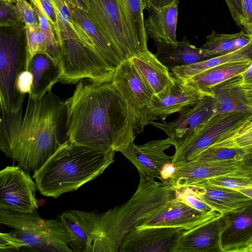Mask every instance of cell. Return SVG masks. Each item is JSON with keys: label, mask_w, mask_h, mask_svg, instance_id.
<instances>
[{"label": "cell", "mask_w": 252, "mask_h": 252, "mask_svg": "<svg viewBox=\"0 0 252 252\" xmlns=\"http://www.w3.org/2000/svg\"><path fill=\"white\" fill-rule=\"evenodd\" d=\"M207 184L235 190L252 188V177L241 170L236 173L220 176L202 181Z\"/></svg>", "instance_id": "1f68e13d"}, {"label": "cell", "mask_w": 252, "mask_h": 252, "mask_svg": "<svg viewBox=\"0 0 252 252\" xmlns=\"http://www.w3.org/2000/svg\"><path fill=\"white\" fill-rule=\"evenodd\" d=\"M245 155V152L241 149L209 148L201 153L193 160L207 162L220 161L233 159L243 158Z\"/></svg>", "instance_id": "d6a6232c"}, {"label": "cell", "mask_w": 252, "mask_h": 252, "mask_svg": "<svg viewBox=\"0 0 252 252\" xmlns=\"http://www.w3.org/2000/svg\"><path fill=\"white\" fill-rule=\"evenodd\" d=\"M243 158L220 161L192 160L176 166L168 183L178 190L210 178L236 173L241 171Z\"/></svg>", "instance_id": "2e32d148"}, {"label": "cell", "mask_w": 252, "mask_h": 252, "mask_svg": "<svg viewBox=\"0 0 252 252\" xmlns=\"http://www.w3.org/2000/svg\"><path fill=\"white\" fill-rule=\"evenodd\" d=\"M116 1L125 26L133 43L141 53L149 50L143 0Z\"/></svg>", "instance_id": "cb8c5ba5"}, {"label": "cell", "mask_w": 252, "mask_h": 252, "mask_svg": "<svg viewBox=\"0 0 252 252\" xmlns=\"http://www.w3.org/2000/svg\"><path fill=\"white\" fill-rule=\"evenodd\" d=\"M32 6L36 14L39 26L42 30L46 34L53 52L59 59V53L57 45V41L52 26L46 17L44 13L37 6Z\"/></svg>", "instance_id": "d590c367"}, {"label": "cell", "mask_w": 252, "mask_h": 252, "mask_svg": "<svg viewBox=\"0 0 252 252\" xmlns=\"http://www.w3.org/2000/svg\"><path fill=\"white\" fill-rule=\"evenodd\" d=\"M178 5L173 3L159 9L150 11L148 17L145 20L146 32L148 36L157 44L177 45Z\"/></svg>", "instance_id": "603a6c76"}, {"label": "cell", "mask_w": 252, "mask_h": 252, "mask_svg": "<svg viewBox=\"0 0 252 252\" xmlns=\"http://www.w3.org/2000/svg\"><path fill=\"white\" fill-rule=\"evenodd\" d=\"M22 25L0 27V107L10 112L23 108L26 97L17 89L18 78L28 70L30 59Z\"/></svg>", "instance_id": "5b68a950"}, {"label": "cell", "mask_w": 252, "mask_h": 252, "mask_svg": "<svg viewBox=\"0 0 252 252\" xmlns=\"http://www.w3.org/2000/svg\"><path fill=\"white\" fill-rule=\"evenodd\" d=\"M145 9L149 11L159 9L173 3L178 4L179 0H143Z\"/></svg>", "instance_id": "ee69618b"}, {"label": "cell", "mask_w": 252, "mask_h": 252, "mask_svg": "<svg viewBox=\"0 0 252 252\" xmlns=\"http://www.w3.org/2000/svg\"><path fill=\"white\" fill-rule=\"evenodd\" d=\"M184 230L172 227H136L125 238L120 252H174Z\"/></svg>", "instance_id": "5bb4252c"}, {"label": "cell", "mask_w": 252, "mask_h": 252, "mask_svg": "<svg viewBox=\"0 0 252 252\" xmlns=\"http://www.w3.org/2000/svg\"><path fill=\"white\" fill-rule=\"evenodd\" d=\"M205 95L200 90L175 78V85L170 93L162 98L154 96L146 112L148 122L164 120L170 115L195 106Z\"/></svg>", "instance_id": "e0dca14e"}, {"label": "cell", "mask_w": 252, "mask_h": 252, "mask_svg": "<svg viewBox=\"0 0 252 252\" xmlns=\"http://www.w3.org/2000/svg\"><path fill=\"white\" fill-rule=\"evenodd\" d=\"M241 170L252 177V153L245 155L240 164Z\"/></svg>", "instance_id": "f6af8a7d"}, {"label": "cell", "mask_w": 252, "mask_h": 252, "mask_svg": "<svg viewBox=\"0 0 252 252\" xmlns=\"http://www.w3.org/2000/svg\"><path fill=\"white\" fill-rule=\"evenodd\" d=\"M252 199V188H246L237 190Z\"/></svg>", "instance_id": "bcb514c9"}, {"label": "cell", "mask_w": 252, "mask_h": 252, "mask_svg": "<svg viewBox=\"0 0 252 252\" xmlns=\"http://www.w3.org/2000/svg\"><path fill=\"white\" fill-rule=\"evenodd\" d=\"M252 118V113L229 112L213 115L199 126L178 149L172 164L177 165L194 160L230 128Z\"/></svg>", "instance_id": "52a82bcc"}, {"label": "cell", "mask_w": 252, "mask_h": 252, "mask_svg": "<svg viewBox=\"0 0 252 252\" xmlns=\"http://www.w3.org/2000/svg\"><path fill=\"white\" fill-rule=\"evenodd\" d=\"M0 111V149L27 171L39 169L67 140L66 101L51 90L29 96L24 112Z\"/></svg>", "instance_id": "7a4b0ae2"}, {"label": "cell", "mask_w": 252, "mask_h": 252, "mask_svg": "<svg viewBox=\"0 0 252 252\" xmlns=\"http://www.w3.org/2000/svg\"><path fill=\"white\" fill-rule=\"evenodd\" d=\"M244 16V29L249 35H252V0H241Z\"/></svg>", "instance_id": "7bdbcfd3"}, {"label": "cell", "mask_w": 252, "mask_h": 252, "mask_svg": "<svg viewBox=\"0 0 252 252\" xmlns=\"http://www.w3.org/2000/svg\"><path fill=\"white\" fill-rule=\"evenodd\" d=\"M171 146L173 143L168 137L140 145H135L133 141L121 153L134 165L139 175L150 181H155V178L160 180L163 168L172 162V156L164 153Z\"/></svg>", "instance_id": "8fae6325"}, {"label": "cell", "mask_w": 252, "mask_h": 252, "mask_svg": "<svg viewBox=\"0 0 252 252\" xmlns=\"http://www.w3.org/2000/svg\"><path fill=\"white\" fill-rule=\"evenodd\" d=\"M221 84L240 88L252 87V63L245 71Z\"/></svg>", "instance_id": "f35d334b"}, {"label": "cell", "mask_w": 252, "mask_h": 252, "mask_svg": "<svg viewBox=\"0 0 252 252\" xmlns=\"http://www.w3.org/2000/svg\"><path fill=\"white\" fill-rule=\"evenodd\" d=\"M28 70L32 75V83L29 96L37 99L43 97L60 81V63L48 55L37 53L29 59Z\"/></svg>", "instance_id": "7402d4cb"}, {"label": "cell", "mask_w": 252, "mask_h": 252, "mask_svg": "<svg viewBox=\"0 0 252 252\" xmlns=\"http://www.w3.org/2000/svg\"><path fill=\"white\" fill-rule=\"evenodd\" d=\"M222 215L214 210L198 211L176 198L137 227H172L188 230Z\"/></svg>", "instance_id": "4fadbf2b"}, {"label": "cell", "mask_w": 252, "mask_h": 252, "mask_svg": "<svg viewBox=\"0 0 252 252\" xmlns=\"http://www.w3.org/2000/svg\"><path fill=\"white\" fill-rule=\"evenodd\" d=\"M0 223L14 229L28 231L51 242L69 245V234L59 217L46 220L36 211L19 213L0 208Z\"/></svg>", "instance_id": "7c38bea8"}, {"label": "cell", "mask_w": 252, "mask_h": 252, "mask_svg": "<svg viewBox=\"0 0 252 252\" xmlns=\"http://www.w3.org/2000/svg\"><path fill=\"white\" fill-rule=\"evenodd\" d=\"M25 31L30 58L37 53H45L59 63L58 58L51 48L46 34L39 24L25 26Z\"/></svg>", "instance_id": "4dcf8cb0"}, {"label": "cell", "mask_w": 252, "mask_h": 252, "mask_svg": "<svg viewBox=\"0 0 252 252\" xmlns=\"http://www.w3.org/2000/svg\"><path fill=\"white\" fill-rule=\"evenodd\" d=\"M188 188L212 210L221 214L241 208L252 200L237 190L213 186L203 182Z\"/></svg>", "instance_id": "44dd1931"}, {"label": "cell", "mask_w": 252, "mask_h": 252, "mask_svg": "<svg viewBox=\"0 0 252 252\" xmlns=\"http://www.w3.org/2000/svg\"><path fill=\"white\" fill-rule=\"evenodd\" d=\"M252 144V118L226 131L208 148L243 149Z\"/></svg>", "instance_id": "f546056e"}, {"label": "cell", "mask_w": 252, "mask_h": 252, "mask_svg": "<svg viewBox=\"0 0 252 252\" xmlns=\"http://www.w3.org/2000/svg\"><path fill=\"white\" fill-rule=\"evenodd\" d=\"M115 152L102 151L66 140L32 178L43 196L57 198L95 179L114 162Z\"/></svg>", "instance_id": "277c9868"}, {"label": "cell", "mask_w": 252, "mask_h": 252, "mask_svg": "<svg viewBox=\"0 0 252 252\" xmlns=\"http://www.w3.org/2000/svg\"><path fill=\"white\" fill-rule=\"evenodd\" d=\"M157 48L156 57L169 70L208 59L202 49L191 44L187 36L176 46L161 43L157 44Z\"/></svg>", "instance_id": "484cf974"}, {"label": "cell", "mask_w": 252, "mask_h": 252, "mask_svg": "<svg viewBox=\"0 0 252 252\" xmlns=\"http://www.w3.org/2000/svg\"><path fill=\"white\" fill-rule=\"evenodd\" d=\"M16 0H0V27H13L22 24Z\"/></svg>", "instance_id": "836d02e7"}, {"label": "cell", "mask_w": 252, "mask_h": 252, "mask_svg": "<svg viewBox=\"0 0 252 252\" xmlns=\"http://www.w3.org/2000/svg\"><path fill=\"white\" fill-rule=\"evenodd\" d=\"M72 18L85 31L96 49L107 65L115 71L123 62L108 40L90 20L86 12L67 3Z\"/></svg>", "instance_id": "83f0119b"}, {"label": "cell", "mask_w": 252, "mask_h": 252, "mask_svg": "<svg viewBox=\"0 0 252 252\" xmlns=\"http://www.w3.org/2000/svg\"><path fill=\"white\" fill-rule=\"evenodd\" d=\"M217 86L231 89L238 96L240 100L252 113V87L240 88L229 86L220 84Z\"/></svg>", "instance_id": "60d3db41"}, {"label": "cell", "mask_w": 252, "mask_h": 252, "mask_svg": "<svg viewBox=\"0 0 252 252\" xmlns=\"http://www.w3.org/2000/svg\"><path fill=\"white\" fill-rule=\"evenodd\" d=\"M32 79V75L28 70L21 73L17 81V89L20 94L26 96L30 93Z\"/></svg>", "instance_id": "b9f144b4"}, {"label": "cell", "mask_w": 252, "mask_h": 252, "mask_svg": "<svg viewBox=\"0 0 252 252\" xmlns=\"http://www.w3.org/2000/svg\"><path fill=\"white\" fill-rule=\"evenodd\" d=\"M250 35L251 38L250 42L236 51L173 68L170 70V73L176 79L185 80L219 65L234 62L252 61V35Z\"/></svg>", "instance_id": "4316f807"}, {"label": "cell", "mask_w": 252, "mask_h": 252, "mask_svg": "<svg viewBox=\"0 0 252 252\" xmlns=\"http://www.w3.org/2000/svg\"><path fill=\"white\" fill-rule=\"evenodd\" d=\"M37 189L28 171L19 166H7L0 171V208L32 213L38 208Z\"/></svg>", "instance_id": "9c48e42d"}, {"label": "cell", "mask_w": 252, "mask_h": 252, "mask_svg": "<svg viewBox=\"0 0 252 252\" xmlns=\"http://www.w3.org/2000/svg\"><path fill=\"white\" fill-rule=\"evenodd\" d=\"M17 0V1H20V0Z\"/></svg>", "instance_id": "c3c4849f"}, {"label": "cell", "mask_w": 252, "mask_h": 252, "mask_svg": "<svg viewBox=\"0 0 252 252\" xmlns=\"http://www.w3.org/2000/svg\"><path fill=\"white\" fill-rule=\"evenodd\" d=\"M222 217L221 252H252V199Z\"/></svg>", "instance_id": "9a60e30c"}, {"label": "cell", "mask_w": 252, "mask_h": 252, "mask_svg": "<svg viewBox=\"0 0 252 252\" xmlns=\"http://www.w3.org/2000/svg\"><path fill=\"white\" fill-rule=\"evenodd\" d=\"M65 101L69 142L121 152L134 141L137 134L135 116L111 82L82 79Z\"/></svg>", "instance_id": "6da1fadb"}, {"label": "cell", "mask_w": 252, "mask_h": 252, "mask_svg": "<svg viewBox=\"0 0 252 252\" xmlns=\"http://www.w3.org/2000/svg\"><path fill=\"white\" fill-rule=\"evenodd\" d=\"M252 63V61H251L228 63L181 80L200 90L206 95L214 96L211 93L213 88L242 73L249 68Z\"/></svg>", "instance_id": "d4e9b609"}, {"label": "cell", "mask_w": 252, "mask_h": 252, "mask_svg": "<svg viewBox=\"0 0 252 252\" xmlns=\"http://www.w3.org/2000/svg\"><path fill=\"white\" fill-rule=\"evenodd\" d=\"M131 60L156 97L162 98L170 93L175 78L155 55L148 50L131 58Z\"/></svg>", "instance_id": "d6986e66"}, {"label": "cell", "mask_w": 252, "mask_h": 252, "mask_svg": "<svg viewBox=\"0 0 252 252\" xmlns=\"http://www.w3.org/2000/svg\"><path fill=\"white\" fill-rule=\"evenodd\" d=\"M97 218V213L78 210H67L59 216L69 234V246L73 252H91Z\"/></svg>", "instance_id": "ffe728a7"}, {"label": "cell", "mask_w": 252, "mask_h": 252, "mask_svg": "<svg viewBox=\"0 0 252 252\" xmlns=\"http://www.w3.org/2000/svg\"><path fill=\"white\" fill-rule=\"evenodd\" d=\"M206 38L205 43L200 48L208 59L236 51L251 40L250 35L244 31L231 34L220 33L213 31Z\"/></svg>", "instance_id": "f1b7e54d"}, {"label": "cell", "mask_w": 252, "mask_h": 252, "mask_svg": "<svg viewBox=\"0 0 252 252\" xmlns=\"http://www.w3.org/2000/svg\"><path fill=\"white\" fill-rule=\"evenodd\" d=\"M230 14L236 24L244 28V21L241 0H225Z\"/></svg>", "instance_id": "ab89813d"}, {"label": "cell", "mask_w": 252, "mask_h": 252, "mask_svg": "<svg viewBox=\"0 0 252 252\" xmlns=\"http://www.w3.org/2000/svg\"><path fill=\"white\" fill-rule=\"evenodd\" d=\"M177 190V198L191 207L202 212H208L212 210L189 188H185Z\"/></svg>", "instance_id": "8d00e7d4"}, {"label": "cell", "mask_w": 252, "mask_h": 252, "mask_svg": "<svg viewBox=\"0 0 252 252\" xmlns=\"http://www.w3.org/2000/svg\"><path fill=\"white\" fill-rule=\"evenodd\" d=\"M177 190L169 183L148 180L140 175L137 189L123 205L97 213L91 252H118L134 228L176 198Z\"/></svg>", "instance_id": "3957f363"}, {"label": "cell", "mask_w": 252, "mask_h": 252, "mask_svg": "<svg viewBox=\"0 0 252 252\" xmlns=\"http://www.w3.org/2000/svg\"><path fill=\"white\" fill-rule=\"evenodd\" d=\"M38 1L41 7L37 6L44 13L52 26L58 47V44L61 39V32L60 22L56 10L50 0H38Z\"/></svg>", "instance_id": "e575fe53"}, {"label": "cell", "mask_w": 252, "mask_h": 252, "mask_svg": "<svg viewBox=\"0 0 252 252\" xmlns=\"http://www.w3.org/2000/svg\"><path fill=\"white\" fill-rule=\"evenodd\" d=\"M222 216L184 230L174 252H221L220 237L224 222Z\"/></svg>", "instance_id": "ac0fdd59"}, {"label": "cell", "mask_w": 252, "mask_h": 252, "mask_svg": "<svg viewBox=\"0 0 252 252\" xmlns=\"http://www.w3.org/2000/svg\"><path fill=\"white\" fill-rule=\"evenodd\" d=\"M246 154L252 153V144L242 149Z\"/></svg>", "instance_id": "7dc6e473"}, {"label": "cell", "mask_w": 252, "mask_h": 252, "mask_svg": "<svg viewBox=\"0 0 252 252\" xmlns=\"http://www.w3.org/2000/svg\"><path fill=\"white\" fill-rule=\"evenodd\" d=\"M111 82L134 113L137 134L142 133L148 125L146 112L155 94L131 58L125 60L116 68Z\"/></svg>", "instance_id": "ba28073f"}, {"label": "cell", "mask_w": 252, "mask_h": 252, "mask_svg": "<svg viewBox=\"0 0 252 252\" xmlns=\"http://www.w3.org/2000/svg\"><path fill=\"white\" fill-rule=\"evenodd\" d=\"M83 0L90 20L123 61L141 54L126 30L116 0Z\"/></svg>", "instance_id": "8992f818"}, {"label": "cell", "mask_w": 252, "mask_h": 252, "mask_svg": "<svg viewBox=\"0 0 252 252\" xmlns=\"http://www.w3.org/2000/svg\"><path fill=\"white\" fill-rule=\"evenodd\" d=\"M19 16L25 26H32L39 24L36 14L33 7L27 0L16 2Z\"/></svg>", "instance_id": "74e56055"}, {"label": "cell", "mask_w": 252, "mask_h": 252, "mask_svg": "<svg viewBox=\"0 0 252 252\" xmlns=\"http://www.w3.org/2000/svg\"><path fill=\"white\" fill-rule=\"evenodd\" d=\"M217 100L215 96L205 95L195 106L180 113L175 120L168 122H148L163 132L173 143L175 149L180 147L197 128L213 115L217 114Z\"/></svg>", "instance_id": "30bf717a"}]
</instances>
